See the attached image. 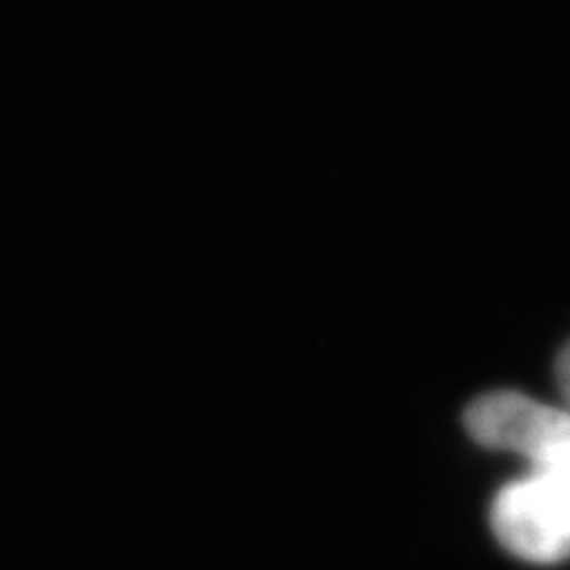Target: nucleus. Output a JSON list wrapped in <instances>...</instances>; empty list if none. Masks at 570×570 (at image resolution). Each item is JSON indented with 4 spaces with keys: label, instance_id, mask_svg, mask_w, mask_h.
<instances>
[{
    "label": "nucleus",
    "instance_id": "2",
    "mask_svg": "<svg viewBox=\"0 0 570 570\" xmlns=\"http://www.w3.org/2000/svg\"><path fill=\"white\" fill-rule=\"evenodd\" d=\"M463 425L484 449L515 452L534 469L570 478V410L520 391H492L473 400Z\"/></svg>",
    "mask_w": 570,
    "mask_h": 570
},
{
    "label": "nucleus",
    "instance_id": "1",
    "mask_svg": "<svg viewBox=\"0 0 570 570\" xmlns=\"http://www.w3.org/2000/svg\"><path fill=\"white\" fill-rule=\"evenodd\" d=\"M490 529L513 558L551 567L570 558V478L534 469L492 499Z\"/></svg>",
    "mask_w": 570,
    "mask_h": 570
},
{
    "label": "nucleus",
    "instance_id": "3",
    "mask_svg": "<svg viewBox=\"0 0 570 570\" xmlns=\"http://www.w3.org/2000/svg\"><path fill=\"white\" fill-rule=\"evenodd\" d=\"M556 383L564 397V402L569 404L570 410V343L558 353L556 360Z\"/></svg>",
    "mask_w": 570,
    "mask_h": 570
}]
</instances>
